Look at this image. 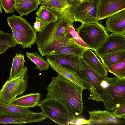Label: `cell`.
<instances>
[{
  "label": "cell",
  "mask_w": 125,
  "mask_h": 125,
  "mask_svg": "<svg viewBox=\"0 0 125 125\" xmlns=\"http://www.w3.org/2000/svg\"><path fill=\"white\" fill-rule=\"evenodd\" d=\"M47 25L39 18L36 17V21L34 24L33 27L36 32L41 31Z\"/></svg>",
  "instance_id": "obj_32"
},
{
  "label": "cell",
  "mask_w": 125,
  "mask_h": 125,
  "mask_svg": "<svg viewBox=\"0 0 125 125\" xmlns=\"http://www.w3.org/2000/svg\"><path fill=\"white\" fill-rule=\"evenodd\" d=\"M89 122L88 120L82 117H79L72 119L69 123V125H88Z\"/></svg>",
  "instance_id": "obj_33"
},
{
  "label": "cell",
  "mask_w": 125,
  "mask_h": 125,
  "mask_svg": "<svg viewBox=\"0 0 125 125\" xmlns=\"http://www.w3.org/2000/svg\"><path fill=\"white\" fill-rule=\"evenodd\" d=\"M105 27L112 34L125 36V9L107 17Z\"/></svg>",
  "instance_id": "obj_15"
},
{
  "label": "cell",
  "mask_w": 125,
  "mask_h": 125,
  "mask_svg": "<svg viewBox=\"0 0 125 125\" xmlns=\"http://www.w3.org/2000/svg\"><path fill=\"white\" fill-rule=\"evenodd\" d=\"M86 48L78 44H72L59 47L53 50L51 54H64L76 56L82 58Z\"/></svg>",
  "instance_id": "obj_19"
},
{
  "label": "cell",
  "mask_w": 125,
  "mask_h": 125,
  "mask_svg": "<svg viewBox=\"0 0 125 125\" xmlns=\"http://www.w3.org/2000/svg\"><path fill=\"white\" fill-rule=\"evenodd\" d=\"M2 8L1 6V5L0 2V14L1 13H2Z\"/></svg>",
  "instance_id": "obj_37"
},
{
  "label": "cell",
  "mask_w": 125,
  "mask_h": 125,
  "mask_svg": "<svg viewBox=\"0 0 125 125\" xmlns=\"http://www.w3.org/2000/svg\"><path fill=\"white\" fill-rule=\"evenodd\" d=\"M39 4V0H30L26 2L16 4L15 10L20 16H27L30 12L38 9Z\"/></svg>",
  "instance_id": "obj_22"
},
{
  "label": "cell",
  "mask_w": 125,
  "mask_h": 125,
  "mask_svg": "<svg viewBox=\"0 0 125 125\" xmlns=\"http://www.w3.org/2000/svg\"><path fill=\"white\" fill-rule=\"evenodd\" d=\"M106 67L117 63L125 58V50L118 51L104 54L99 57Z\"/></svg>",
  "instance_id": "obj_20"
},
{
  "label": "cell",
  "mask_w": 125,
  "mask_h": 125,
  "mask_svg": "<svg viewBox=\"0 0 125 125\" xmlns=\"http://www.w3.org/2000/svg\"><path fill=\"white\" fill-rule=\"evenodd\" d=\"M67 30L68 32L71 35L78 43L83 47L89 49L76 32L73 24H69L67 27Z\"/></svg>",
  "instance_id": "obj_29"
},
{
  "label": "cell",
  "mask_w": 125,
  "mask_h": 125,
  "mask_svg": "<svg viewBox=\"0 0 125 125\" xmlns=\"http://www.w3.org/2000/svg\"><path fill=\"white\" fill-rule=\"evenodd\" d=\"M77 0V1H82V0Z\"/></svg>",
  "instance_id": "obj_38"
},
{
  "label": "cell",
  "mask_w": 125,
  "mask_h": 125,
  "mask_svg": "<svg viewBox=\"0 0 125 125\" xmlns=\"http://www.w3.org/2000/svg\"><path fill=\"white\" fill-rule=\"evenodd\" d=\"M86 63L100 76H108L107 71L96 55L90 49L86 48L82 58Z\"/></svg>",
  "instance_id": "obj_16"
},
{
  "label": "cell",
  "mask_w": 125,
  "mask_h": 125,
  "mask_svg": "<svg viewBox=\"0 0 125 125\" xmlns=\"http://www.w3.org/2000/svg\"><path fill=\"white\" fill-rule=\"evenodd\" d=\"M76 32L90 49L95 52L103 44L109 35L100 22L82 24Z\"/></svg>",
  "instance_id": "obj_5"
},
{
  "label": "cell",
  "mask_w": 125,
  "mask_h": 125,
  "mask_svg": "<svg viewBox=\"0 0 125 125\" xmlns=\"http://www.w3.org/2000/svg\"><path fill=\"white\" fill-rule=\"evenodd\" d=\"M8 26L20 34L22 39L23 49L31 48L36 42V32L28 22L22 16L13 14L7 18Z\"/></svg>",
  "instance_id": "obj_7"
},
{
  "label": "cell",
  "mask_w": 125,
  "mask_h": 125,
  "mask_svg": "<svg viewBox=\"0 0 125 125\" xmlns=\"http://www.w3.org/2000/svg\"><path fill=\"white\" fill-rule=\"evenodd\" d=\"M81 61L84 70L88 77L93 86L98 93L100 101H101L100 93L101 90L100 81L102 77L99 76L92 69L82 58H81Z\"/></svg>",
  "instance_id": "obj_21"
},
{
  "label": "cell",
  "mask_w": 125,
  "mask_h": 125,
  "mask_svg": "<svg viewBox=\"0 0 125 125\" xmlns=\"http://www.w3.org/2000/svg\"><path fill=\"white\" fill-rule=\"evenodd\" d=\"M47 117L43 112L0 115V124H22L41 122Z\"/></svg>",
  "instance_id": "obj_9"
},
{
  "label": "cell",
  "mask_w": 125,
  "mask_h": 125,
  "mask_svg": "<svg viewBox=\"0 0 125 125\" xmlns=\"http://www.w3.org/2000/svg\"><path fill=\"white\" fill-rule=\"evenodd\" d=\"M40 98V93H31L17 97L11 102L10 104L29 109L38 105Z\"/></svg>",
  "instance_id": "obj_17"
},
{
  "label": "cell",
  "mask_w": 125,
  "mask_h": 125,
  "mask_svg": "<svg viewBox=\"0 0 125 125\" xmlns=\"http://www.w3.org/2000/svg\"><path fill=\"white\" fill-rule=\"evenodd\" d=\"M100 0H82L73 10L75 21L82 24L98 22V13Z\"/></svg>",
  "instance_id": "obj_8"
},
{
  "label": "cell",
  "mask_w": 125,
  "mask_h": 125,
  "mask_svg": "<svg viewBox=\"0 0 125 125\" xmlns=\"http://www.w3.org/2000/svg\"><path fill=\"white\" fill-rule=\"evenodd\" d=\"M100 85V100L106 110L112 111L125 104V78L102 76Z\"/></svg>",
  "instance_id": "obj_3"
},
{
  "label": "cell",
  "mask_w": 125,
  "mask_h": 125,
  "mask_svg": "<svg viewBox=\"0 0 125 125\" xmlns=\"http://www.w3.org/2000/svg\"><path fill=\"white\" fill-rule=\"evenodd\" d=\"M74 0H51L40 4L41 6L52 12L58 18L61 14Z\"/></svg>",
  "instance_id": "obj_18"
},
{
  "label": "cell",
  "mask_w": 125,
  "mask_h": 125,
  "mask_svg": "<svg viewBox=\"0 0 125 125\" xmlns=\"http://www.w3.org/2000/svg\"><path fill=\"white\" fill-rule=\"evenodd\" d=\"M107 71L115 76L125 78V58L121 61L106 67Z\"/></svg>",
  "instance_id": "obj_27"
},
{
  "label": "cell",
  "mask_w": 125,
  "mask_h": 125,
  "mask_svg": "<svg viewBox=\"0 0 125 125\" xmlns=\"http://www.w3.org/2000/svg\"><path fill=\"white\" fill-rule=\"evenodd\" d=\"M46 59L55 62L58 64L77 72L83 69L81 57L71 55L49 54L46 56Z\"/></svg>",
  "instance_id": "obj_14"
},
{
  "label": "cell",
  "mask_w": 125,
  "mask_h": 125,
  "mask_svg": "<svg viewBox=\"0 0 125 125\" xmlns=\"http://www.w3.org/2000/svg\"><path fill=\"white\" fill-rule=\"evenodd\" d=\"M12 35L14 39L17 44H20L21 46L22 44V39L21 36L18 32L11 29Z\"/></svg>",
  "instance_id": "obj_34"
},
{
  "label": "cell",
  "mask_w": 125,
  "mask_h": 125,
  "mask_svg": "<svg viewBox=\"0 0 125 125\" xmlns=\"http://www.w3.org/2000/svg\"><path fill=\"white\" fill-rule=\"evenodd\" d=\"M12 34L8 32L0 31V55L4 53L10 47L17 46Z\"/></svg>",
  "instance_id": "obj_24"
},
{
  "label": "cell",
  "mask_w": 125,
  "mask_h": 125,
  "mask_svg": "<svg viewBox=\"0 0 125 125\" xmlns=\"http://www.w3.org/2000/svg\"><path fill=\"white\" fill-rule=\"evenodd\" d=\"M45 115L56 123L69 125L71 119L63 105L57 101L46 97L40 101L38 105Z\"/></svg>",
  "instance_id": "obj_6"
},
{
  "label": "cell",
  "mask_w": 125,
  "mask_h": 125,
  "mask_svg": "<svg viewBox=\"0 0 125 125\" xmlns=\"http://www.w3.org/2000/svg\"><path fill=\"white\" fill-rule=\"evenodd\" d=\"M113 114L119 119H125V104H123L112 111Z\"/></svg>",
  "instance_id": "obj_31"
},
{
  "label": "cell",
  "mask_w": 125,
  "mask_h": 125,
  "mask_svg": "<svg viewBox=\"0 0 125 125\" xmlns=\"http://www.w3.org/2000/svg\"><path fill=\"white\" fill-rule=\"evenodd\" d=\"M46 59L51 68L58 74L70 81L83 90H88L84 82L78 73L77 72H74L55 62L48 59Z\"/></svg>",
  "instance_id": "obj_13"
},
{
  "label": "cell",
  "mask_w": 125,
  "mask_h": 125,
  "mask_svg": "<svg viewBox=\"0 0 125 125\" xmlns=\"http://www.w3.org/2000/svg\"><path fill=\"white\" fill-rule=\"evenodd\" d=\"M32 112L28 109L0 102V115L29 113Z\"/></svg>",
  "instance_id": "obj_25"
},
{
  "label": "cell",
  "mask_w": 125,
  "mask_h": 125,
  "mask_svg": "<svg viewBox=\"0 0 125 125\" xmlns=\"http://www.w3.org/2000/svg\"><path fill=\"white\" fill-rule=\"evenodd\" d=\"M39 18L47 25L58 20L57 17L48 10L40 6L36 13Z\"/></svg>",
  "instance_id": "obj_28"
},
{
  "label": "cell",
  "mask_w": 125,
  "mask_h": 125,
  "mask_svg": "<svg viewBox=\"0 0 125 125\" xmlns=\"http://www.w3.org/2000/svg\"><path fill=\"white\" fill-rule=\"evenodd\" d=\"M2 8L5 13H8L14 11L16 0H0Z\"/></svg>",
  "instance_id": "obj_30"
},
{
  "label": "cell",
  "mask_w": 125,
  "mask_h": 125,
  "mask_svg": "<svg viewBox=\"0 0 125 125\" xmlns=\"http://www.w3.org/2000/svg\"><path fill=\"white\" fill-rule=\"evenodd\" d=\"M40 1V4L43 3L51 0H39Z\"/></svg>",
  "instance_id": "obj_36"
},
{
  "label": "cell",
  "mask_w": 125,
  "mask_h": 125,
  "mask_svg": "<svg viewBox=\"0 0 125 125\" xmlns=\"http://www.w3.org/2000/svg\"><path fill=\"white\" fill-rule=\"evenodd\" d=\"M69 24L66 21L58 19L49 23L38 32L35 42L42 56L51 54L54 50L62 46L79 44L67 31V27Z\"/></svg>",
  "instance_id": "obj_2"
},
{
  "label": "cell",
  "mask_w": 125,
  "mask_h": 125,
  "mask_svg": "<svg viewBox=\"0 0 125 125\" xmlns=\"http://www.w3.org/2000/svg\"><path fill=\"white\" fill-rule=\"evenodd\" d=\"M25 62L24 56L23 54L18 53L16 55L13 59L9 79L14 77L21 71L24 67Z\"/></svg>",
  "instance_id": "obj_26"
},
{
  "label": "cell",
  "mask_w": 125,
  "mask_h": 125,
  "mask_svg": "<svg viewBox=\"0 0 125 125\" xmlns=\"http://www.w3.org/2000/svg\"><path fill=\"white\" fill-rule=\"evenodd\" d=\"M29 76L26 67L14 77L9 79L0 90V102L8 104L26 90Z\"/></svg>",
  "instance_id": "obj_4"
},
{
  "label": "cell",
  "mask_w": 125,
  "mask_h": 125,
  "mask_svg": "<svg viewBox=\"0 0 125 125\" xmlns=\"http://www.w3.org/2000/svg\"></svg>",
  "instance_id": "obj_39"
},
{
  "label": "cell",
  "mask_w": 125,
  "mask_h": 125,
  "mask_svg": "<svg viewBox=\"0 0 125 125\" xmlns=\"http://www.w3.org/2000/svg\"><path fill=\"white\" fill-rule=\"evenodd\" d=\"M46 97L54 99L66 109L70 119L80 116L83 108L82 99L84 90L58 74L53 77L46 88Z\"/></svg>",
  "instance_id": "obj_1"
},
{
  "label": "cell",
  "mask_w": 125,
  "mask_h": 125,
  "mask_svg": "<svg viewBox=\"0 0 125 125\" xmlns=\"http://www.w3.org/2000/svg\"><path fill=\"white\" fill-rule=\"evenodd\" d=\"M125 50V36L118 34H109L105 41L95 52L99 57L118 51Z\"/></svg>",
  "instance_id": "obj_10"
},
{
  "label": "cell",
  "mask_w": 125,
  "mask_h": 125,
  "mask_svg": "<svg viewBox=\"0 0 125 125\" xmlns=\"http://www.w3.org/2000/svg\"><path fill=\"white\" fill-rule=\"evenodd\" d=\"M88 113L90 116L88 120V125H117L122 123L120 119L109 111L94 110Z\"/></svg>",
  "instance_id": "obj_11"
},
{
  "label": "cell",
  "mask_w": 125,
  "mask_h": 125,
  "mask_svg": "<svg viewBox=\"0 0 125 125\" xmlns=\"http://www.w3.org/2000/svg\"><path fill=\"white\" fill-rule=\"evenodd\" d=\"M125 9V0H100L98 13L101 20Z\"/></svg>",
  "instance_id": "obj_12"
},
{
  "label": "cell",
  "mask_w": 125,
  "mask_h": 125,
  "mask_svg": "<svg viewBox=\"0 0 125 125\" xmlns=\"http://www.w3.org/2000/svg\"><path fill=\"white\" fill-rule=\"evenodd\" d=\"M30 0H16V5L27 2Z\"/></svg>",
  "instance_id": "obj_35"
},
{
  "label": "cell",
  "mask_w": 125,
  "mask_h": 125,
  "mask_svg": "<svg viewBox=\"0 0 125 125\" xmlns=\"http://www.w3.org/2000/svg\"><path fill=\"white\" fill-rule=\"evenodd\" d=\"M26 54L27 58L36 65L35 69L40 71L48 70L50 66L48 62L38 52L31 53L26 52Z\"/></svg>",
  "instance_id": "obj_23"
}]
</instances>
